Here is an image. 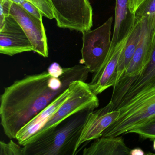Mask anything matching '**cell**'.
Segmentation results:
<instances>
[{
  "label": "cell",
  "instance_id": "1",
  "mask_svg": "<svg viewBox=\"0 0 155 155\" xmlns=\"http://www.w3.org/2000/svg\"><path fill=\"white\" fill-rule=\"evenodd\" d=\"M84 65L62 68L54 63L47 71L26 76L5 88L0 99L1 124L5 135L16 139L19 131L64 92L74 81H86Z\"/></svg>",
  "mask_w": 155,
  "mask_h": 155
},
{
  "label": "cell",
  "instance_id": "2",
  "mask_svg": "<svg viewBox=\"0 0 155 155\" xmlns=\"http://www.w3.org/2000/svg\"><path fill=\"white\" fill-rule=\"evenodd\" d=\"M90 111L76 113L56 127L30 138L22 146L23 155H77L78 141Z\"/></svg>",
  "mask_w": 155,
  "mask_h": 155
},
{
  "label": "cell",
  "instance_id": "3",
  "mask_svg": "<svg viewBox=\"0 0 155 155\" xmlns=\"http://www.w3.org/2000/svg\"><path fill=\"white\" fill-rule=\"evenodd\" d=\"M120 111L117 120L102 137H117L155 119V87L136 96L115 109Z\"/></svg>",
  "mask_w": 155,
  "mask_h": 155
},
{
  "label": "cell",
  "instance_id": "4",
  "mask_svg": "<svg viewBox=\"0 0 155 155\" xmlns=\"http://www.w3.org/2000/svg\"><path fill=\"white\" fill-rule=\"evenodd\" d=\"M68 88L69 93L67 99L44 126L31 137L40 135L56 127L76 113L82 110L92 111L99 106L97 95L93 93L89 83L86 81H74L71 82Z\"/></svg>",
  "mask_w": 155,
  "mask_h": 155
},
{
  "label": "cell",
  "instance_id": "5",
  "mask_svg": "<svg viewBox=\"0 0 155 155\" xmlns=\"http://www.w3.org/2000/svg\"><path fill=\"white\" fill-rule=\"evenodd\" d=\"M113 18L95 29L82 32L81 63L89 72H97L107 59L111 47V30Z\"/></svg>",
  "mask_w": 155,
  "mask_h": 155
},
{
  "label": "cell",
  "instance_id": "6",
  "mask_svg": "<svg viewBox=\"0 0 155 155\" xmlns=\"http://www.w3.org/2000/svg\"><path fill=\"white\" fill-rule=\"evenodd\" d=\"M58 27L83 31L93 26L89 0H49Z\"/></svg>",
  "mask_w": 155,
  "mask_h": 155
},
{
  "label": "cell",
  "instance_id": "7",
  "mask_svg": "<svg viewBox=\"0 0 155 155\" xmlns=\"http://www.w3.org/2000/svg\"><path fill=\"white\" fill-rule=\"evenodd\" d=\"M155 87V41L149 62L138 76L120 79L113 86L110 102L111 110L130 100L138 94Z\"/></svg>",
  "mask_w": 155,
  "mask_h": 155
},
{
  "label": "cell",
  "instance_id": "8",
  "mask_svg": "<svg viewBox=\"0 0 155 155\" xmlns=\"http://www.w3.org/2000/svg\"><path fill=\"white\" fill-rule=\"evenodd\" d=\"M155 41V14L141 19V32L137 48L119 80L134 78L141 73L150 61Z\"/></svg>",
  "mask_w": 155,
  "mask_h": 155
},
{
  "label": "cell",
  "instance_id": "9",
  "mask_svg": "<svg viewBox=\"0 0 155 155\" xmlns=\"http://www.w3.org/2000/svg\"><path fill=\"white\" fill-rule=\"evenodd\" d=\"M9 15L20 25L33 47V51L44 57H48V40L42 20L28 12L20 5L12 3Z\"/></svg>",
  "mask_w": 155,
  "mask_h": 155
},
{
  "label": "cell",
  "instance_id": "10",
  "mask_svg": "<svg viewBox=\"0 0 155 155\" xmlns=\"http://www.w3.org/2000/svg\"><path fill=\"white\" fill-rule=\"evenodd\" d=\"M33 51V47L22 28L11 16L0 24V53L13 56Z\"/></svg>",
  "mask_w": 155,
  "mask_h": 155
},
{
  "label": "cell",
  "instance_id": "11",
  "mask_svg": "<svg viewBox=\"0 0 155 155\" xmlns=\"http://www.w3.org/2000/svg\"><path fill=\"white\" fill-rule=\"evenodd\" d=\"M111 108L109 102L104 107L89 112L78 141V150L83 143L102 137L103 132L117 119L120 111L111 110Z\"/></svg>",
  "mask_w": 155,
  "mask_h": 155
},
{
  "label": "cell",
  "instance_id": "12",
  "mask_svg": "<svg viewBox=\"0 0 155 155\" xmlns=\"http://www.w3.org/2000/svg\"><path fill=\"white\" fill-rule=\"evenodd\" d=\"M127 38L110 51L103 65L97 72L93 73L89 85L91 89L96 95L101 94L115 85L119 60Z\"/></svg>",
  "mask_w": 155,
  "mask_h": 155
},
{
  "label": "cell",
  "instance_id": "13",
  "mask_svg": "<svg viewBox=\"0 0 155 155\" xmlns=\"http://www.w3.org/2000/svg\"><path fill=\"white\" fill-rule=\"evenodd\" d=\"M69 93V90L68 87L18 132L16 139L18 140V144L23 146L31 136L44 126L67 99Z\"/></svg>",
  "mask_w": 155,
  "mask_h": 155
},
{
  "label": "cell",
  "instance_id": "14",
  "mask_svg": "<svg viewBox=\"0 0 155 155\" xmlns=\"http://www.w3.org/2000/svg\"><path fill=\"white\" fill-rule=\"evenodd\" d=\"M135 20V14L130 10L129 0H116L115 24L110 51L128 38Z\"/></svg>",
  "mask_w": 155,
  "mask_h": 155
},
{
  "label": "cell",
  "instance_id": "15",
  "mask_svg": "<svg viewBox=\"0 0 155 155\" xmlns=\"http://www.w3.org/2000/svg\"><path fill=\"white\" fill-rule=\"evenodd\" d=\"M83 150V155H129L130 150L121 137H101Z\"/></svg>",
  "mask_w": 155,
  "mask_h": 155
},
{
  "label": "cell",
  "instance_id": "16",
  "mask_svg": "<svg viewBox=\"0 0 155 155\" xmlns=\"http://www.w3.org/2000/svg\"><path fill=\"white\" fill-rule=\"evenodd\" d=\"M141 29V19L135 20L133 28L127 38L119 60L116 75V83L126 71L137 48Z\"/></svg>",
  "mask_w": 155,
  "mask_h": 155
},
{
  "label": "cell",
  "instance_id": "17",
  "mask_svg": "<svg viewBox=\"0 0 155 155\" xmlns=\"http://www.w3.org/2000/svg\"><path fill=\"white\" fill-rule=\"evenodd\" d=\"M155 14V0H144L135 12V19L137 20Z\"/></svg>",
  "mask_w": 155,
  "mask_h": 155
},
{
  "label": "cell",
  "instance_id": "18",
  "mask_svg": "<svg viewBox=\"0 0 155 155\" xmlns=\"http://www.w3.org/2000/svg\"><path fill=\"white\" fill-rule=\"evenodd\" d=\"M137 134L141 138L155 139V119L148 123L131 130L128 133Z\"/></svg>",
  "mask_w": 155,
  "mask_h": 155
},
{
  "label": "cell",
  "instance_id": "19",
  "mask_svg": "<svg viewBox=\"0 0 155 155\" xmlns=\"http://www.w3.org/2000/svg\"><path fill=\"white\" fill-rule=\"evenodd\" d=\"M21 145L12 139L8 143L0 141V155H23Z\"/></svg>",
  "mask_w": 155,
  "mask_h": 155
},
{
  "label": "cell",
  "instance_id": "20",
  "mask_svg": "<svg viewBox=\"0 0 155 155\" xmlns=\"http://www.w3.org/2000/svg\"><path fill=\"white\" fill-rule=\"evenodd\" d=\"M36 6L41 11L43 16L51 20L54 18L52 8L49 0H25Z\"/></svg>",
  "mask_w": 155,
  "mask_h": 155
},
{
  "label": "cell",
  "instance_id": "21",
  "mask_svg": "<svg viewBox=\"0 0 155 155\" xmlns=\"http://www.w3.org/2000/svg\"><path fill=\"white\" fill-rule=\"evenodd\" d=\"M12 4L10 0H1L0 24L4 22L6 17L10 16V9Z\"/></svg>",
  "mask_w": 155,
  "mask_h": 155
},
{
  "label": "cell",
  "instance_id": "22",
  "mask_svg": "<svg viewBox=\"0 0 155 155\" xmlns=\"http://www.w3.org/2000/svg\"><path fill=\"white\" fill-rule=\"evenodd\" d=\"M20 6L27 10L28 12H29L31 15L35 16L39 19L42 20L43 14L38 8L36 6H34L33 4L25 1Z\"/></svg>",
  "mask_w": 155,
  "mask_h": 155
},
{
  "label": "cell",
  "instance_id": "23",
  "mask_svg": "<svg viewBox=\"0 0 155 155\" xmlns=\"http://www.w3.org/2000/svg\"><path fill=\"white\" fill-rule=\"evenodd\" d=\"M144 0H129L130 10V12L135 14V12Z\"/></svg>",
  "mask_w": 155,
  "mask_h": 155
},
{
  "label": "cell",
  "instance_id": "24",
  "mask_svg": "<svg viewBox=\"0 0 155 155\" xmlns=\"http://www.w3.org/2000/svg\"><path fill=\"white\" fill-rule=\"evenodd\" d=\"M145 153L144 151L140 148L130 150L129 155H144Z\"/></svg>",
  "mask_w": 155,
  "mask_h": 155
},
{
  "label": "cell",
  "instance_id": "25",
  "mask_svg": "<svg viewBox=\"0 0 155 155\" xmlns=\"http://www.w3.org/2000/svg\"><path fill=\"white\" fill-rule=\"evenodd\" d=\"M12 3H15L18 5H21L24 1L25 0H10Z\"/></svg>",
  "mask_w": 155,
  "mask_h": 155
},
{
  "label": "cell",
  "instance_id": "26",
  "mask_svg": "<svg viewBox=\"0 0 155 155\" xmlns=\"http://www.w3.org/2000/svg\"><path fill=\"white\" fill-rule=\"evenodd\" d=\"M153 149L154 150H155V139H154V141H153Z\"/></svg>",
  "mask_w": 155,
  "mask_h": 155
}]
</instances>
